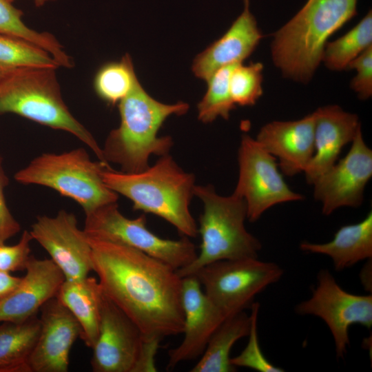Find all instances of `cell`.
I'll use <instances>...</instances> for the list:
<instances>
[{"mask_svg":"<svg viewBox=\"0 0 372 372\" xmlns=\"http://www.w3.org/2000/svg\"><path fill=\"white\" fill-rule=\"evenodd\" d=\"M24 67L57 69L59 65L40 47L15 37L0 34V78Z\"/></svg>","mask_w":372,"mask_h":372,"instance_id":"cell-28","label":"cell"},{"mask_svg":"<svg viewBox=\"0 0 372 372\" xmlns=\"http://www.w3.org/2000/svg\"><path fill=\"white\" fill-rule=\"evenodd\" d=\"M0 324V372H31L29 360L40 331L34 316L19 322Z\"/></svg>","mask_w":372,"mask_h":372,"instance_id":"cell-24","label":"cell"},{"mask_svg":"<svg viewBox=\"0 0 372 372\" xmlns=\"http://www.w3.org/2000/svg\"><path fill=\"white\" fill-rule=\"evenodd\" d=\"M2 159L0 157V243L16 235L21 226L13 217L6 205L4 197V188L8 183L2 167Z\"/></svg>","mask_w":372,"mask_h":372,"instance_id":"cell-34","label":"cell"},{"mask_svg":"<svg viewBox=\"0 0 372 372\" xmlns=\"http://www.w3.org/2000/svg\"><path fill=\"white\" fill-rule=\"evenodd\" d=\"M262 34L257 21L245 3L242 13L226 32L194 59V75L205 81L218 69L242 63L256 50Z\"/></svg>","mask_w":372,"mask_h":372,"instance_id":"cell-20","label":"cell"},{"mask_svg":"<svg viewBox=\"0 0 372 372\" xmlns=\"http://www.w3.org/2000/svg\"><path fill=\"white\" fill-rule=\"evenodd\" d=\"M316 114L289 121H275L263 125L256 140L278 161V167L288 176L304 172L314 148Z\"/></svg>","mask_w":372,"mask_h":372,"instance_id":"cell-18","label":"cell"},{"mask_svg":"<svg viewBox=\"0 0 372 372\" xmlns=\"http://www.w3.org/2000/svg\"><path fill=\"white\" fill-rule=\"evenodd\" d=\"M371 258L368 259L367 263L364 266L360 272V280L363 287L371 293Z\"/></svg>","mask_w":372,"mask_h":372,"instance_id":"cell-36","label":"cell"},{"mask_svg":"<svg viewBox=\"0 0 372 372\" xmlns=\"http://www.w3.org/2000/svg\"><path fill=\"white\" fill-rule=\"evenodd\" d=\"M314 112L315 151L304 172L311 185L336 163L342 149L352 142L361 127L356 114L346 112L337 105L321 107Z\"/></svg>","mask_w":372,"mask_h":372,"instance_id":"cell-19","label":"cell"},{"mask_svg":"<svg viewBox=\"0 0 372 372\" xmlns=\"http://www.w3.org/2000/svg\"><path fill=\"white\" fill-rule=\"evenodd\" d=\"M146 223L145 214L128 218L121 213L117 203H112L85 214L83 230L88 238L127 245L176 270L196 259V246L188 237L175 240L162 238L152 232Z\"/></svg>","mask_w":372,"mask_h":372,"instance_id":"cell-8","label":"cell"},{"mask_svg":"<svg viewBox=\"0 0 372 372\" xmlns=\"http://www.w3.org/2000/svg\"><path fill=\"white\" fill-rule=\"evenodd\" d=\"M283 272L276 263L249 258L216 261L193 275L227 318L250 308L254 298L278 282Z\"/></svg>","mask_w":372,"mask_h":372,"instance_id":"cell-9","label":"cell"},{"mask_svg":"<svg viewBox=\"0 0 372 372\" xmlns=\"http://www.w3.org/2000/svg\"><path fill=\"white\" fill-rule=\"evenodd\" d=\"M238 162V178L233 194L245 201L250 222L276 205L304 198L285 183L276 158L249 134L242 135Z\"/></svg>","mask_w":372,"mask_h":372,"instance_id":"cell-10","label":"cell"},{"mask_svg":"<svg viewBox=\"0 0 372 372\" xmlns=\"http://www.w3.org/2000/svg\"><path fill=\"white\" fill-rule=\"evenodd\" d=\"M299 315L321 318L333 338L338 358H343L349 345V330L353 324L372 327V296L356 295L344 290L327 269H321L311 297L295 307Z\"/></svg>","mask_w":372,"mask_h":372,"instance_id":"cell-11","label":"cell"},{"mask_svg":"<svg viewBox=\"0 0 372 372\" xmlns=\"http://www.w3.org/2000/svg\"><path fill=\"white\" fill-rule=\"evenodd\" d=\"M103 297L98 280L89 276L79 280H65L56 296L79 322L80 338L91 349L99 333Z\"/></svg>","mask_w":372,"mask_h":372,"instance_id":"cell-22","label":"cell"},{"mask_svg":"<svg viewBox=\"0 0 372 372\" xmlns=\"http://www.w3.org/2000/svg\"><path fill=\"white\" fill-rule=\"evenodd\" d=\"M250 316L244 311L227 317L209 339L207 345L192 372H232L230 352L240 339L248 336Z\"/></svg>","mask_w":372,"mask_h":372,"instance_id":"cell-23","label":"cell"},{"mask_svg":"<svg viewBox=\"0 0 372 372\" xmlns=\"http://www.w3.org/2000/svg\"><path fill=\"white\" fill-rule=\"evenodd\" d=\"M30 231H23L19 242L14 245L0 243V270L7 272L25 270L30 258Z\"/></svg>","mask_w":372,"mask_h":372,"instance_id":"cell-32","label":"cell"},{"mask_svg":"<svg viewBox=\"0 0 372 372\" xmlns=\"http://www.w3.org/2000/svg\"><path fill=\"white\" fill-rule=\"evenodd\" d=\"M112 169L93 161L83 148L61 154L45 153L19 170L14 179L24 185L52 188L79 203L87 214L99 207L117 203L118 195L103 181V172Z\"/></svg>","mask_w":372,"mask_h":372,"instance_id":"cell-7","label":"cell"},{"mask_svg":"<svg viewBox=\"0 0 372 372\" xmlns=\"http://www.w3.org/2000/svg\"><path fill=\"white\" fill-rule=\"evenodd\" d=\"M250 309L251 327L248 342L239 355L230 359L231 364L236 368L246 367L259 372L284 371L282 368L271 364L260 349L257 331L260 304L253 302Z\"/></svg>","mask_w":372,"mask_h":372,"instance_id":"cell-31","label":"cell"},{"mask_svg":"<svg viewBox=\"0 0 372 372\" xmlns=\"http://www.w3.org/2000/svg\"><path fill=\"white\" fill-rule=\"evenodd\" d=\"M349 152L313 183V196L328 216L341 207H359L372 176V150L364 141L361 127Z\"/></svg>","mask_w":372,"mask_h":372,"instance_id":"cell-12","label":"cell"},{"mask_svg":"<svg viewBox=\"0 0 372 372\" xmlns=\"http://www.w3.org/2000/svg\"><path fill=\"white\" fill-rule=\"evenodd\" d=\"M236 64L218 69L207 80V89L197 105L198 118L202 123H211L218 117L227 120L235 109L236 105L231 99L229 83Z\"/></svg>","mask_w":372,"mask_h":372,"instance_id":"cell-29","label":"cell"},{"mask_svg":"<svg viewBox=\"0 0 372 372\" xmlns=\"http://www.w3.org/2000/svg\"><path fill=\"white\" fill-rule=\"evenodd\" d=\"M54 68L24 67L0 78V114L13 113L53 129L71 133L108 167L102 148L64 103Z\"/></svg>","mask_w":372,"mask_h":372,"instance_id":"cell-5","label":"cell"},{"mask_svg":"<svg viewBox=\"0 0 372 372\" xmlns=\"http://www.w3.org/2000/svg\"><path fill=\"white\" fill-rule=\"evenodd\" d=\"M30 234L50 255L66 280H79L92 271V247L76 216L60 210L54 216H41Z\"/></svg>","mask_w":372,"mask_h":372,"instance_id":"cell-13","label":"cell"},{"mask_svg":"<svg viewBox=\"0 0 372 372\" xmlns=\"http://www.w3.org/2000/svg\"><path fill=\"white\" fill-rule=\"evenodd\" d=\"M263 65L260 62L236 64L229 76V91L236 105L251 106L262 96Z\"/></svg>","mask_w":372,"mask_h":372,"instance_id":"cell-30","label":"cell"},{"mask_svg":"<svg viewBox=\"0 0 372 372\" xmlns=\"http://www.w3.org/2000/svg\"><path fill=\"white\" fill-rule=\"evenodd\" d=\"M23 13L8 0H0V34L15 37L45 50L59 66L72 68V59L52 34L39 32L28 28L22 21Z\"/></svg>","mask_w":372,"mask_h":372,"instance_id":"cell-25","label":"cell"},{"mask_svg":"<svg viewBox=\"0 0 372 372\" xmlns=\"http://www.w3.org/2000/svg\"><path fill=\"white\" fill-rule=\"evenodd\" d=\"M40 331L31 353V372H66L71 348L81 327L70 311L56 298L41 308Z\"/></svg>","mask_w":372,"mask_h":372,"instance_id":"cell-16","label":"cell"},{"mask_svg":"<svg viewBox=\"0 0 372 372\" xmlns=\"http://www.w3.org/2000/svg\"><path fill=\"white\" fill-rule=\"evenodd\" d=\"M194 193L203 204L198 227L200 251L192 263L176 270L179 276L193 275L203 266L218 260L258 258L262 245L245 227L244 199L234 194L220 196L210 184L196 185Z\"/></svg>","mask_w":372,"mask_h":372,"instance_id":"cell-6","label":"cell"},{"mask_svg":"<svg viewBox=\"0 0 372 372\" xmlns=\"http://www.w3.org/2000/svg\"><path fill=\"white\" fill-rule=\"evenodd\" d=\"M145 345L137 326L103 293L99 333L91 358L94 372H136Z\"/></svg>","mask_w":372,"mask_h":372,"instance_id":"cell-14","label":"cell"},{"mask_svg":"<svg viewBox=\"0 0 372 372\" xmlns=\"http://www.w3.org/2000/svg\"><path fill=\"white\" fill-rule=\"evenodd\" d=\"M244 1H245V3H249V0H244Z\"/></svg>","mask_w":372,"mask_h":372,"instance_id":"cell-38","label":"cell"},{"mask_svg":"<svg viewBox=\"0 0 372 372\" xmlns=\"http://www.w3.org/2000/svg\"><path fill=\"white\" fill-rule=\"evenodd\" d=\"M356 75L351 81V88L359 99L366 100L372 96V45L366 48L349 65Z\"/></svg>","mask_w":372,"mask_h":372,"instance_id":"cell-33","label":"cell"},{"mask_svg":"<svg viewBox=\"0 0 372 372\" xmlns=\"http://www.w3.org/2000/svg\"><path fill=\"white\" fill-rule=\"evenodd\" d=\"M21 280V277L14 276L10 272L0 270V299L11 293Z\"/></svg>","mask_w":372,"mask_h":372,"instance_id":"cell-35","label":"cell"},{"mask_svg":"<svg viewBox=\"0 0 372 372\" xmlns=\"http://www.w3.org/2000/svg\"><path fill=\"white\" fill-rule=\"evenodd\" d=\"M300 249L305 252L323 254L333 261L340 271L364 260L372 258V212L360 222L341 227L333 238L325 243L302 242Z\"/></svg>","mask_w":372,"mask_h":372,"instance_id":"cell-21","label":"cell"},{"mask_svg":"<svg viewBox=\"0 0 372 372\" xmlns=\"http://www.w3.org/2000/svg\"><path fill=\"white\" fill-rule=\"evenodd\" d=\"M372 45V12L367 14L348 32L327 42L322 62L330 70L342 71L366 48Z\"/></svg>","mask_w":372,"mask_h":372,"instance_id":"cell-26","label":"cell"},{"mask_svg":"<svg viewBox=\"0 0 372 372\" xmlns=\"http://www.w3.org/2000/svg\"><path fill=\"white\" fill-rule=\"evenodd\" d=\"M103 179L111 190L130 199L134 210L162 218L183 236L195 238L198 234L189 210L195 176L184 171L169 154L137 173L105 169Z\"/></svg>","mask_w":372,"mask_h":372,"instance_id":"cell-4","label":"cell"},{"mask_svg":"<svg viewBox=\"0 0 372 372\" xmlns=\"http://www.w3.org/2000/svg\"><path fill=\"white\" fill-rule=\"evenodd\" d=\"M138 80L132 59L126 54L120 61L107 63L99 69L94 88L99 97L114 105L130 92Z\"/></svg>","mask_w":372,"mask_h":372,"instance_id":"cell-27","label":"cell"},{"mask_svg":"<svg viewBox=\"0 0 372 372\" xmlns=\"http://www.w3.org/2000/svg\"><path fill=\"white\" fill-rule=\"evenodd\" d=\"M181 301L184 338L180 345L169 351L168 370L179 362L201 355L211 335L226 318L202 290L194 275L182 278Z\"/></svg>","mask_w":372,"mask_h":372,"instance_id":"cell-15","label":"cell"},{"mask_svg":"<svg viewBox=\"0 0 372 372\" xmlns=\"http://www.w3.org/2000/svg\"><path fill=\"white\" fill-rule=\"evenodd\" d=\"M65 278L51 259L31 255L25 274L17 287L0 299V323L23 322L35 316L50 299L56 297Z\"/></svg>","mask_w":372,"mask_h":372,"instance_id":"cell-17","label":"cell"},{"mask_svg":"<svg viewBox=\"0 0 372 372\" xmlns=\"http://www.w3.org/2000/svg\"><path fill=\"white\" fill-rule=\"evenodd\" d=\"M10 2H12L14 0H8ZM35 5L37 6V7H39V6H43L45 3L49 1H54V0H33Z\"/></svg>","mask_w":372,"mask_h":372,"instance_id":"cell-37","label":"cell"},{"mask_svg":"<svg viewBox=\"0 0 372 372\" xmlns=\"http://www.w3.org/2000/svg\"><path fill=\"white\" fill-rule=\"evenodd\" d=\"M188 103H161L151 96L138 80L130 92L118 103L119 126L108 134L102 148L105 162L120 166L121 172L137 173L149 166L151 155L169 154L171 136L158 132L168 117L187 112Z\"/></svg>","mask_w":372,"mask_h":372,"instance_id":"cell-3","label":"cell"},{"mask_svg":"<svg viewBox=\"0 0 372 372\" xmlns=\"http://www.w3.org/2000/svg\"><path fill=\"white\" fill-rule=\"evenodd\" d=\"M358 1L307 0L273 33L271 56L284 77L304 84L313 79L329 37L356 15Z\"/></svg>","mask_w":372,"mask_h":372,"instance_id":"cell-2","label":"cell"},{"mask_svg":"<svg viewBox=\"0 0 372 372\" xmlns=\"http://www.w3.org/2000/svg\"><path fill=\"white\" fill-rule=\"evenodd\" d=\"M88 240L92 271L103 293L137 326L145 342L183 333L182 278L176 269L127 245Z\"/></svg>","mask_w":372,"mask_h":372,"instance_id":"cell-1","label":"cell"}]
</instances>
